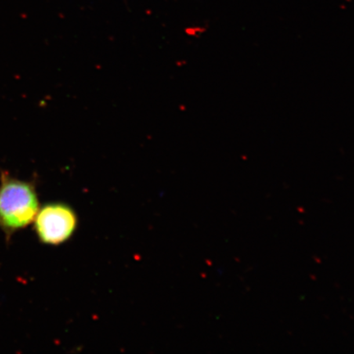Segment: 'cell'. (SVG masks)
Listing matches in <instances>:
<instances>
[{"label": "cell", "instance_id": "1", "mask_svg": "<svg viewBox=\"0 0 354 354\" xmlns=\"http://www.w3.org/2000/svg\"><path fill=\"white\" fill-rule=\"evenodd\" d=\"M41 207L37 185L10 176L1 175L0 226L8 236L32 223Z\"/></svg>", "mask_w": 354, "mask_h": 354}, {"label": "cell", "instance_id": "2", "mask_svg": "<svg viewBox=\"0 0 354 354\" xmlns=\"http://www.w3.org/2000/svg\"><path fill=\"white\" fill-rule=\"evenodd\" d=\"M34 233L47 246H59L73 237L78 228L77 211L62 202H52L40 207L34 218Z\"/></svg>", "mask_w": 354, "mask_h": 354}]
</instances>
